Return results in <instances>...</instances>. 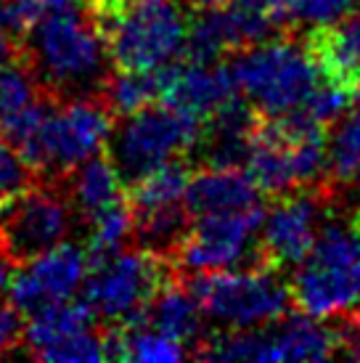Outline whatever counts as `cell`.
<instances>
[{
    "instance_id": "16",
    "label": "cell",
    "mask_w": 360,
    "mask_h": 363,
    "mask_svg": "<svg viewBox=\"0 0 360 363\" xmlns=\"http://www.w3.org/2000/svg\"><path fill=\"white\" fill-rule=\"evenodd\" d=\"M201 318H204V313H201L199 300L189 289L183 273H178L154 294L149 313H146V326L178 340L193 353L196 342L204 337L201 334Z\"/></svg>"
},
{
    "instance_id": "1",
    "label": "cell",
    "mask_w": 360,
    "mask_h": 363,
    "mask_svg": "<svg viewBox=\"0 0 360 363\" xmlns=\"http://www.w3.org/2000/svg\"><path fill=\"white\" fill-rule=\"evenodd\" d=\"M21 61L56 101L101 93L111 74L103 35L80 0H64L32 24L21 38Z\"/></svg>"
},
{
    "instance_id": "8",
    "label": "cell",
    "mask_w": 360,
    "mask_h": 363,
    "mask_svg": "<svg viewBox=\"0 0 360 363\" xmlns=\"http://www.w3.org/2000/svg\"><path fill=\"white\" fill-rule=\"evenodd\" d=\"M178 273L175 260L164 255L143 247L128 252L120 250L109 260L90 268L82 300L93 308L96 318L109 326H143L154 294Z\"/></svg>"
},
{
    "instance_id": "31",
    "label": "cell",
    "mask_w": 360,
    "mask_h": 363,
    "mask_svg": "<svg viewBox=\"0 0 360 363\" xmlns=\"http://www.w3.org/2000/svg\"><path fill=\"white\" fill-rule=\"evenodd\" d=\"M241 3L254 6V9L270 13L273 19L279 21V27H281V19H283V11H286V6H289V0H241ZM281 30H283V27H281Z\"/></svg>"
},
{
    "instance_id": "20",
    "label": "cell",
    "mask_w": 360,
    "mask_h": 363,
    "mask_svg": "<svg viewBox=\"0 0 360 363\" xmlns=\"http://www.w3.org/2000/svg\"><path fill=\"white\" fill-rule=\"evenodd\" d=\"M30 273L43 303H59V300H72V294L77 292L85 281L88 273V252L77 244H64L48 250L30 265H21Z\"/></svg>"
},
{
    "instance_id": "14",
    "label": "cell",
    "mask_w": 360,
    "mask_h": 363,
    "mask_svg": "<svg viewBox=\"0 0 360 363\" xmlns=\"http://www.w3.org/2000/svg\"><path fill=\"white\" fill-rule=\"evenodd\" d=\"M260 196L262 191L247 175V170L201 164L199 170L191 172L183 204L196 218V215H210V212L244 210L252 204H260Z\"/></svg>"
},
{
    "instance_id": "29",
    "label": "cell",
    "mask_w": 360,
    "mask_h": 363,
    "mask_svg": "<svg viewBox=\"0 0 360 363\" xmlns=\"http://www.w3.org/2000/svg\"><path fill=\"white\" fill-rule=\"evenodd\" d=\"M24 337V323H21V311L13 305H0V358L11 355L19 347V340Z\"/></svg>"
},
{
    "instance_id": "6",
    "label": "cell",
    "mask_w": 360,
    "mask_h": 363,
    "mask_svg": "<svg viewBox=\"0 0 360 363\" xmlns=\"http://www.w3.org/2000/svg\"><path fill=\"white\" fill-rule=\"evenodd\" d=\"M204 122L170 104H149L114 122L106 154L125 186L146 178L164 162L189 157L201 138Z\"/></svg>"
},
{
    "instance_id": "4",
    "label": "cell",
    "mask_w": 360,
    "mask_h": 363,
    "mask_svg": "<svg viewBox=\"0 0 360 363\" xmlns=\"http://www.w3.org/2000/svg\"><path fill=\"white\" fill-rule=\"evenodd\" d=\"M289 289L294 305L313 318H337L360 308V228L352 215L331 207Z\"/></svg>"
},
{
    "instance_id": "7",
    "label": "cell",
    "mask_w": 360,
    "mask_h": 363,
    "mask_svg": "<svg viewBox=\"0 0 360 363\" xmlns=\"http://www.w3.org/2000/svg\"><path fill=\"white\" fill-rule=\"evenodd\" d=\"M204 318L220 329H254L291 311V289L281 271L252 265L244 271H199L186 279Z\"/></svg>"
},
{
    "instance_id": "23",
    "label": "cell",
    "mask_w": 360,
    "mask_h": 363,
    "mask_svg": "<svg viewBox=\"0 0 360 363\" xmlns=\"http://www.w3.org/2000/svg\"><path fill=\"white\" fill-rule=\"evenodd\" d=\"M93 231L88 239V271L101 265L103 260H109L111 255H117L122 250V244L133 239V207L128 202V196L122 202L111 204L106 210H101L93 220Z\"/></svg>"
},
{
    "instance_id": "15",
    "label": "cell",
    "mask_w": 360,
    "mask_h": 363,
    "mask_svg": "<svg viewBox=\"0 0 360 363\" xmlns=\"http://www.w3.org/2000/svg\"><path fill=\"white\" fill-rule=\"evenodd\" d=\"M61 183H64L61 191L67 194L74 215H85L88 220H93L101 210H106L128 196L125 181L120 178L111 157L101 152L67 172L59 181V186Z\"/></svg>"
},
{
    "instance_id": "3",
    "label": "cell",
    "mask_w": 360,
    "mask_h": 363,
    "mask_svg": "<svg viewBox=\"0 0 360 363\" xmlns=\"http://www.w3.org/2000/svg\"><path fill=\"white\" fill-rule=\"evenodd\" d=\"M239 93L262 117L305 109L326 77L302 32H279L268 40L228 56Z\"/></svg>"
},
{
    "instance_id": "25",
    "label": "cell",
    "mask_w": 360,
    "mask_h": 363,
    "mask_svg": "<svg viewBox=\"0 0 360 363\" xmlns=\"http://www.w3.org/2000/svg\"><path fill=\"white\" fill-rule=\"evenodd\" d=\"M125 329V353L128 361L138 363H175L189 358L191 350L183 342L151 326H122Z\"/></svg>"
},
{
    "instance_id": "5",
    "label": "cell",
    "mask_w": 360,
    "mask_h": 363,
    "mask_svg": "<svg viewBox=\"0 0 360 363\" xmlns=\"http://www.w3.org/2000/svg\"><path fill=\"white\" fill-rule=\"evenodd\" d=\"M114 111L103 93L56 101L32 149L19 154L38 181L59 183L69 170L106 149L114 130Z\"/></svg>"
},
{
    "instance_id": "11",
    "label": "cell",
    "mask_w": 360,
    "mask_h": 363,
    "mask_svg": "<svg viewBox=\"0 0 360 363\" xmlns=\"http://www.w3.org/2000/svg\"><path fill=\"white\" fill-rule=\"evenodd\" d=\"M334 204L337 199L326 186L279 194L276 202L265 207L262 218L260 239H257L260 265L273 271L297 268L315 244V236Z\"/></svg>"
},
{
    "instance_id": "21",
    "label": "cell",
    "mask_w": 360,
    "mask_h": 363,
    "mask_svg": "<svg viewBox=\"0 0 360 363\" xmlns=\"http://www.w3.org/2000/svg\"><path fill=\"white\" fill-rule=\"evenodd\" d=\"M191 172L193 167H191L189 157H178V160L164 162L162 167L135 181L133 186H128L130 189L128 202H130L133 212H149L180 204L186 196V189H189Z\"/></svg>"
},
{
    "instance_id": "26",
    "label": "cell",
    "mask_w": 360,
    "mask_h": 363,
    "mask_svg": "<svg viewBox=\"0 0 360 363\" xmlns=\"http://www.w3.org/2000/svg\"><path fill=\"white\" fill-rule=\"evenodd\" d=\"M40 93L43 88L21 59L0 64V117L32 104Z\"/></svg>"
},
{
    "instance_id": "10",
    "label": "cell",
    "mask_w": 360,
    "mask_h": 363,
    "mask_svg": "<svg viewBox=\"0 0 360 363\" xmlns=\"http://www.w3.org/2000/svg\"><path fill=\"white\" fill-rule=\"evenodd\" d=\"M265 207L252 204L244 210L210 212L191 220L183 244L175 252L180 273L228 271L236 265H260L257 239H260Z\"/></svg>"
},
{
    "instance_id": "32",
    "label": "cell",
    "mask_w": 360,
    "mask_h": 363,
    "mask_svg": "<svg viewBox=\"0 0 360 363\" xmlns=\"http://www.w3.org/2000/svg\"><path fill=\"white\" fill-rule=\"evenodd\" d=\"M11 273H13V265L0 255V292H3V289H9Z\"/></svg>"
},
{
    "instance_id": "2",
    "label": "cell",
    "mask_w": 360,
    "mask_h": 363,
    "mask_svg": "<svg viewBox=\"0 0 360 363\" xmlns=\"http://www.w3.org/2000/svg\"><path fill=\"white\" fill-rule=\"evenodd\" d=\"M117 69H159L183 59L189 11L180 0H85Z\"/></svg>"
},
{
    "instance_id": "28",
    "label": "cell",
    "mask_w": 360,
    "mask_h": 363,
    "mask_svg": "<svg viewBox=\"0 0 360 363\" xmlns=\"http://www.w3.org/2000/svg\"><path fill=\"white\" fill-rule=\"evenodd\" d=\"M331 326L334 332V342H337V355L334 358H347V361H360V308L350 313H342Z\"/></svg>"
},
{
    "instance_id": "24",
    "label": "cell",
    "mask_w": 360,
    "mask_h": 363,
    "mask_svg": "<svg viewBox=\"0 0 360 363\" xmlns=\"http://www.w3.org/2000/svg\"><path fill=\"white\" fill-rule=\"evenodd\" d=\"M360 9V0H289L283 11V32H310L337 27Z\"/></svg>"
},
{
    "instance_id": "9",
    "label": "cell",
    "mask_w": 360,
    "mask_h": 363,
    "mask_svg": "<svg viewBox=\"0 0 360 363\" xmlns=\"http://www.w3.org/2000/svg\"><path fill=\"white\" fill-rule=\"evenodd\" d=\"M72 218L74 210L59 183H30L0 204V255L13 268L30 265L67 239Z\"/></svg>"
},
{
    "instance_id": "33",
    "label": "cell",
    "mask_w": 360,
    "mask_h": 363,
    "mask_svg": "<svg viewBox=\"0 0 360 363\" xmlns=\"http://www.w3.org/2000/svg\"><path fill=\"white\" fill-rule=\"evenodd\" d=\"M186 9H193V11H199V9H212V6H223V3H228V0H180Z\"/></svg>"
},
{
    "instance_id": "27",
    "label": "cell",
    "mask_w": 360,
    "mask_h": 363,
    "mask_svg": "<svg viewBox=\"0 0 360 363\" xmlns=\"http://www.w3.org/2000/svg\"><path fill=\"white\" fill-rule=\"evenodd\" d=\"M35 181H38L35 172L24 164L19 152L0 135V204L11 196H16L21 189H27Z\"/></svg>"
},
{
    "instance_id": "13",
    "label": "cell",
    "mask_w": 360,
    "mask_h": 363,
    "mask_svg": "<svg viewBox=\"0 0 360 363\" xmlns=\"http://www.w3.org/2000/svg\"><path fill=\"white\" fill-rule=\"evenodd\" d=\"M239 96L228 64L178 59L164 67L162 101L207 122L215 111Z\"/></svg>"
},
{
    "instance_id": "22",
    "label": "cell",
    "mask_w": 360,
    "mask_h": 363,
    "mask_svg": "<svg viewBox=\"0 0 360 363\" xmlns=\"http://www.w3.org/2000/svg\"><path fill=\"white\" fill-rule=\"evenodd\" d=\"M164 91V67L159 69H117L103 85V99L114 117H128L154 101H162Z\"/></svg>"
},
{
    "instance_id": "19",
    "label": "cell",
    "mask_w": 360,
    "mask_h": 363,
    "mask_svg": "<svg viewBox=\"0 0 360 363\" xmlns=\"http://www.w3.org/2000/svg\"><path fill=\"white\" fill-rule=\"evenodd\" d=\"M270 355L273 361H326L337 355L331 326L315 323L313 315H281L270 321Z\"/></svg>"
},
{
    "instance_id": "18",
    "label": "cell",
    "mask_w": 360,
    "mask_h": 363,
    "mask_svg": "<svg viewBox=\"0 0 360 363\" xmlns=\"http://www.w3.org/2000/svg\"><path fill=\"white\" fill-rule=\"evenodd\" d=\"M88 329H99L93 308L85 300H77V303L59 300V303H48L30 313V323L24 326L21 340L32 358H40L53 345L64 342L80 332H88Z\"/></svg>"
},
{
    "instance_id": "30",
    "label": "cell",
    "mask_w": 360,
    "mask_h": 363,
    "mask_svg": "<svg viewBox=\"0 0 360 363\" xmlns=\"http://www.w3.org/2000/svg\"><path fill=\"white\" fill-rule=\"evenodd\" d=\"M21 59V40L11 38L6 30H0V64H9V61Z\"/></svg>"
},
{
    "instance_id": "12",
    "label": "cell",
    "mask_w": 360,
    "mask_h": 363,
    "mask_svg": "<svg viewBox=\"0 0 360 363\" xmlns=\"http://www.w3.org/2000/svg\"><path fill=\"white\" fill-rule=\"evenodd\" d=\"M283 32L270 13L247 3H223L212 9H199L189 24V40L183 59L223 61L249 45L268 40Z\"/></svg>"
},
{
    "instance_id": "17",
    "label": "cell",
    "mask_w": 360,
    "mask_h": 363,
    "mask_svg": "<svg viewBox=\"0 0 360 363\" xmlns=\"http://www.w3.org/2000/svg\"><path fill=\"white\" fill-rule=\"evenodd\" d=\"M326 189L334 199L360 196V93L326 141Z\"/></svg>"
}]
</instances>
